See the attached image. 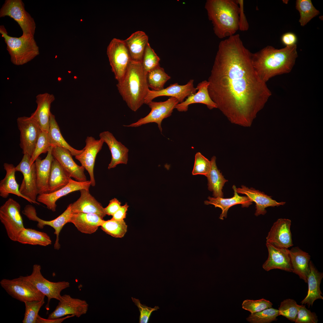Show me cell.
Masks as SVG:
<instances>
[{
    "instance_id": "6da1fadb",
    "label": "cell",
    "mask_w": 323,
    "mask_h": 323,
    "mask_svg": "<svg viewBox=\"0 0 323 323\" xmlns=\"http://www.w3.org/2000/svg\"><path fill=\"white\" fill-rule=\"evenodd\" d=\"M239 34L220 42L208 78L209 95L231 123L251 126L272 95L252 64Z\"/></svg>"
},
{
    "instance_id": "7a4b0ae2",
    "label": "cell",
    "mask_w": 323,
    "mask_h": 323,
    "mask_svg": "<svg viewBox=\"0 0 323 323\" xmlns=\"http://www.w3.org/2000/svg\"><path fill=\"white\" fill-rule=\"evenodd\" d=\"M296 45L277 49L267 46L251 53L253 67L260 79L266 83L275 76L292 70L298 57Z\"/></svg>"
},
{
    "instance_id": "3957f363",
    "label": "cell",
    "mask_w": 323,
    "mask_h": 323,
    "mask_svg": "<svg viewBox=\"0 0 323 323\" xmlns=\"http://www.w3.org/2000/svg\"><path fill=\"white\" fill-rule=\"evenodd\" d=\"M147 74L141 62L131 60L124 77L117 84L123 100L134 112L144 104L149 90Z\"/></svg>"
},
{
    "instance_id": "277c9868",
    "label": "cell",
    "mask_w": 323,
    "mask_h": 323,
    "mask_svg": "<svg viewBox=\"0 0 323 323\" xmlns=\"http://www.w3.org/2000/svg\"><path fill=\"white\" fill-rule=\"evenodd\" d=\"M205 8L218 38L228 37L239 30L240 10L236 0H207Z\"/></svg>"
},
{
    "instance_id": "5b68a950",
    "label": "cell",
    "mask_w": 323,
    "mask_h": 323,
    "mask_svg": "<svg viewBox=\"0 0 323 323\" xmlns=\"http://www.w3.org/2000/svg\"><path fill=\"white\" fill-rule=\"evenodd\" d=\"M0 33L7 45V49L11 63L16 65L25 64L39 54V48L34 39L30 35L19 37L10 36L3 25L0 26Z\"/></svg>"
},
{
    "instance_id": "8992f818",
    "label": "cell",
    "mask_w": 323,
    "mask_h": 323,
    "mask_svg": "<svg viewBox=\"0 0 323 323\" xmlns=\"http://www.w3.org/2000/svg\"><path fill=\"white\" fill-rule=\"evenodd\" d=\"M21 206L17 201L10 198L0 208V220L4 225L8 237L17 241L20 232L25 228L20 213Z\"/></svg>"
},
{
    "instance_id": "52a82bcc",
    "label": "cell",
    "mask_w": 323,
    "mask_h": 323,
    "mask_svg": "<svg viewBox=\"0 0 323 323\" xmlns=\"http://www.w3.org/2000/svg\"><path fill=\"white\" fill-rule=\"evenodd\" d=\"M41 266L34 264L31 274L26 276H22L24 280L34 285L40 292L48 298V303L45 307L47 310L49 309V303L51 299L59 300L61 291L70 287L69 282L66 281L57 282L50 281L45 278L42 275Z\"/></svg>"
},
{
    "instance_id": "ba28073f",
    "label": "cell",
    "mask_w": 323,
    "mask_h": 323,
    "mask_svg": "<svg viewBox=\"0 0 323 323\" xmlns=\"http://www.w3.org/2000/svg\"><path fill=\"white\" fill-rule=\"evenodd\" d=\"M8 16L19 24L23 36H34L36 28L34 19L25 10L22 0H6L0 10V17Z\"/></svg>"
},
{
    "instance_id": "9c48e42d",
    "label": "cell",
    "mask_w": 323,
    "mask_h": 323,
    "mask_svg": "<svg viewBox=\"0 0 323 323\" xmlns=\"http://www.w3.org/2000/svg\"><path fill=\"white\" fill-rule=\"evenodd\" d=\"M107 54L115 78L120 82L124 77L131 60L124 40L113 39L107 47Z\"/></svg>"
},
{
    "instance_id": "30bf717a",
    "label": "cell",
    "mask_w": 323,
    "mask_h": 323,
    "mask_svg": "<svg viewBox=\"0 0 323 323\" xmlns=\"http://www.w3.org/2000/svg\"><path fill=\"white\" fill-rule=\"evenodd\" d=\"M1 287L13 298L24 303L26 301H40L45 295L34 285L21 277L12 279H3L0 281Z\"/></svg>"
},
{
    "instance_id": "8fae6325",
    "label": "cell",
    "mask_w": 323,
    "mask_h": 323,
    "mask_svg": "<svg viewBox=\"0 0 323 323\" xmlns=\"http://www.w3.org/2000/svg\"><path fill=\"white\" fill-rule=\"evenodd\" d=\"M179 103L178 99L174 97H170L164 101L155 102L153 101L147 105L151 109L150 112L145 117L141 118L134 123L124 127H137L147 124L156 123L161 132L162 131V122L163 120L171 115L176 105Z\"/></svg>"
},
{
    "instance_id": "7c38bea8",
    "label": "cell",
    "mask_w": 323,
    "mask_h": 323,
    "mask_svg": "<svg viewBox=\"0 0 323 323\" xmlns=\"http://www.w3.org/2000/svg\"><path fill=\"white\" fill-rule=\"evenodd\" d=\"M31 158L28 155L24 154L21 161L15 167V170L16 171L21 172L23 176L19 188L20 193L30 199L33 203L39 205V203L36 200L38 194L35 164V162L30 164Z\"/></svg>"
},
{
    "instance_id": "4fadbf2b",
    "label": "cell",
    "mask_w": 323,
    "mask_h": 323,
    "mask_svg": "<svg viewBox=\"0 0 323 323\" xmlns=\"http://www.w3.org/2000/svg\"><path fill=\"white\" fill-rule=\"evenodd\" d=\"M22 213L30 220L37 222V226L40 229L43 228L45 226L53 228L55 230L54 234L56 236L54 248L57 250L60 249V247L59 243L60 233L64 225L70 223L72 214L70 204L63 213L55 219L51 220H45L39 218L37 215L35 207L31 205H26Z\"/></svg>"
},
{
    "instance_id": "5bb4252c",
    "label": "cell",
    "mask_w": 323,
    "mask_h": 323,
    "mask_svg": "<svg viewBox=\"0 0 323 323\" xmlns=\"http://www.w3.org/2000/svg\"><path fill=\"white\" fill-rule=\"evenodd\" d=\"M17 122L20 132V146L22 153L31 157L41 130L30 116L18 117Z\"/></svg>"
},
{
    "instance_id": "9a60e30c",
    "label": "cell",
    "mask_w": 323,
    "mask_h": 323,
    "mask_svg": "<svg viewBox=\"0 0 323 323\" xmlns=\"http://www.w3.org/2000/svg\"><path fill=\"white\" fill-rule=\"evenodd\" d=\"M58 301V305L49 315L48 319H58L68 315L79 318L88 310L89 304L86 301L72 298L69 295H61Z\"/></svg>"
},
{
    "instance_id": "2e32d148",
    "label": "cell",
    "mask_w": 323,
    "mask_h": 323,
    "mask_svg": "<svg viewBox=\"0 0 323 323\" xmlns=\"http://www.w3.org/2000/svg\"><path fill=\"white\" fill-rule=\"evenodd\" d=\"M91 185L90 181L79 182L72 179L71 178L68 184L61 189L55 192L39 194L36 200L45 205L47 208L53 212L56 210V202L60 198L71 192L84 189L89 190Z\"/></svg>"
},
{
    "instance_id": "e0dca14e",
    "label": "cell",
    "mask_w": 323,
    "mask_h": 323,
    "mask_svg": "<svg viewBox=\"0 0 323 323\" xmlns=\"http://www.w3.org/2000/svg\"><path fill=\"white\" fill-rule=\"evenodd\" d=\"M85 142L86 145L83 148V151L80 155L75 156V157L88 172L91 185L94 187L95 185L94 174L95 158L97 154L101 149L104 142L100 139L96 140L92 136H87Z\"/></svg>"
},
{
    "instance_id": "ac0fdd59",
    "label": "cell",
    "mask_w": 323,
    "mask_h": 323,
    "mask_svg": "<svg viewBox=\"0 0 323 323\" xmlns=\"http://www.w3.org/2000/svg\"><path fill=\"white\" fill-rule=\"evenodd\" d=\"M194 80L191 79L184 85H179L178 83L171 84L165 88L159 91L149 90L145 98L144 104H147L157 97L167 96L176 98L179 103L184 101V99L195 94L197 90L194 87Z\"/></svg>"
},
{
    "instance_id": "d6986e66",
    "label": "cell",
    "mask_w": 323,
    "mask_h": 323,
    "mask_svg": "<svg viewBox=\"0 0 323 323\" xmlns=\"http://www.w3.org/2000/svg\"><path fill=\"white\" fill-rule=\"evenodd\" d=\"M291 223V220L289 219H278L268 232L266 242L286 248L292 246L293 245L290 231Z\"/></svg>"
},
{
    "instance_id": "ffe728a7",
    "label": "cell",
    "mask_w": 323,
    "mask_h": 323,
    "mask_svg": "<svg viewBox=\"0 0 323 323\" xmlns=\"http://www.w3.org/2000/svg\"><path fill=\"white\" fill-rule=\"evenodd\" d=\"M266 245L268 252V257L262 265L263 269L267 271L278 269L292 272L288 248L278 247L267 242Z\"/></svg>"
},
{
    "instance_id": "44dd1931",
    "label": "cell",
    "mask_w": 323,
    "mask_h": 323,
    "mask_svg": "<svg viewBox=\"0 0 323 323\" xmlns=\"http://www.w3.org/2000/svg\"><path fill=\"white\" fill-rule=\"evenodd\" d=\"M52 154L69 177L73 178L79 182L87 181L84 173L85 169L75 162L69 151L60 147H53Z\"/></svg>"
},
{
    "instance_id": "7402d4cb",
    "label": "cell",
    "mask_w": 323,
    "mask_h": 323,
    "mask_svg": "<svg viewBox=\"0 0 323 323\" xmlns=\"http://www.w3.org/2000/svg\"><path fill=\"white\" fill-rule=\"evenodd\" d=\"M36 98L37 108L30 117L37 124L41 131L48 133L51 113V106L55 100L54 96L46 92L38 94Z\"/></svg>"
},
{
    "instance_id": "603a6c76",
    "label": "cell",
    "mask_w": 323,
    "mask_h": 323,
    "mask_svg": "<svg viewBox=\"0 0 323 323\" xmlns=\"http://www.w3.org/2000/svg\"><path fill=\"white\" fill-rule=\"evenodd\" d=\"M99 137L108 145L111 153L112 158L108 169L115 168L120 164H127L129 150L126 146L118 141L109 131L100 133Z\"/></svg>"
},
{
    "instance_id": "cb8c5ba5",
    "label": "cell",
    "mask_w": 323,
    "mask_h": 323,
    "mask_svg": "<svg viewBox=\"0 0 323 323\" xmlns=\"http://www.w3.org/2000/svg\"><path fill=\"white\" fill-rule=\"evenodd\" d=\"M236 191L238 194H245L252 202H255L256 210L255 215L256 216L265 214L267 212L265 209L267 207L283 205L286 203L284 202H278L263 192L252 188H249L243 185L241 188H236Z\"/></svg>"
},
{
    "instance_id": "d4e9b609",
    "label": "cell",
    "mask_w": 323,
    "mask_h": 323,
    "mask_svg": "<svg viewBox=\"0 0 323 323\" xmlns=\"http://www.w3.org/2000/svg\"><path fill=\"white\" fill-rule=\"evenodd\" d=\"M80 191V197L73 203L70 204L72 213L94 214L103 219L106 214L102 205L91 195L89 190L83 189Z\"/></svg>"
},
{
    "instance_id": "484cf974",
    "label": "cell",
    "mask_w": 323,
    "mask_h": 323,
    "mask_svg": "<svg viewBox=\"0 0 323 323\" xmlns=\"http://www.w3.org/2000/svg\"><path fill=\"white\" fill-rule=\"evenodd\" d=\"M209 85L208 81L206 80L199 83L196 87L198 92L188 97L183 102L178 103L175 108L179 112H186L189 105L195 103L204 104L210 110L217 108L216 104L209 95L208 91Z\"/></svg>"
},
{
    "instance_id": "4316f807",
    "label": "cell",
    "mask_w": 323,
    "mask_h": 323,
    "mask_svg": "<svg viewBox=\"0 0 323 323\" xmlns=\"http://www.w3.org/2000/svg\"><path fill=\"white\" fill-rule=\"evenodd\" d=\"M51 146L46 157L41 159L39 156L35 160L37 186L38 194L47 193L53 157Z\"/></svg>"
},
{
    "instance_id": "83f0119b",
    "label": "cell",
    "mask_w": 323,
    "mask_h": 323,
    "mask_svg": "<svg viewBox=\"0 0 323 323\" xmlns=\"http://www.w3.org/2000/svg\"><path fill=\"white\" fill-rule=\"evenodd\" d=\"M234 192V196L229 198H223L217 197H212L208 196V200L204 201L205 205L211 204L215 207H218L221 209L222 213L220 214L219 219L223 220L224 218L227 217L228 211L231 206L237 204H241L242 207H248L252 204V200L247 196H239L236 191V187L234 185L232 187Z\"/></svg>"
},
{
    "instance_id": "f1b7e54d",
    "label": "cell",
    "mask_w": 323,
    "mask_h": 323,
    "mask_svg": "<svg viewBox=\"0 0 323 323\" xmlns=\"http://www.w3.org/2000/svg\"><path fill=\"white\" fill-rule=\"evenodd\" d=\"M104 220L98 215L83 213H72L70 223L78 231L86 234H92L100 226Z\"/></svg>"
},
{
    "instance_id": "f546056e",
    "label": "cell",
    "mask_w": 323,
    "mask_h": 323,
    "mask_svg": "<svg viewBox=\"0 0 323 323\" xmlns=\"http://www.w3.org/2000/svg\"><path fill=\"white\" fill-rule=\"evenodd\" d=\"M310 272L307 278L308 291L307 294L301 303L307 304L309 307L312 306L314 301L318 299H323L320 284L323 278V273L319 272L311 261L309 263Z\"/></svg>"
},
{
    "instance_id": "4dcf8cb0",
    "label": "cell",
    "mask_w": 323,
    "mask_h": 323,
    "mask_svg": "<svg viewBox=\"0 0 323 323\" xmlns=\"http://www.w3.org/2000/svg\"><path fill=\"white\" fill-rule=\"evenodd\" d=\"M289 254L292 272L298 275L300 279L307 283L310 272V256L297 247H293L289 250Z\"/></svg>"
},
{
    "instance_id": "1f68e13d",
    "label": "cell",
    "mask_w": 323,
    "mask_h": 323,
    "mask_svg": "<svg viewBox=\"0 0 323 323\" xmlns=\"http://www.w3.org/2000/svg\"><path fill=\"white\" fill-rule=\"evenodd\" d=\"M3 166L6 173L4 178L0 182V196L6 198L10 194H14L33 203L30 199L23 196L19 191V185L15 178V167L12 164L7 163L4 164Z\"/></svg>"
},
{
    "instance_id": "d6a6232c",
    "label": "cell",
    "mask_w": 323,
    "mask_h": 323,
    "mask_svg": "<svg viewBox=\"0 0 323 323\" xmlns=\"http://www.w3.org/2000/svg\"><path fill=\"white\" fill-rule=\"evenodd\" d=\"M148 40V36L142 31L133 33L124 40L131 60L141 61Z\"/></svg>"
},
{
    "instance_id": "836d02e7",
    "label": "cell",
    "mask_w": 323,
    "mask_h": 323,
    "mask_svg": "<svg viewBox=\"0 0 323 323\" xmlns=\"http://www.w3.org/2000/svg\"><path fill=\"white\" fill-rule=\"evenodd\" d=\"M216 157L213 156L211 158V167L210 172L207 176L208 181V189L213 192L214 197H223L222 189L225 183L228 180L225 179L216 163Z\"/></svg>"
},
{
    "instance_id": "e575fe53",
    "label": "cell",
    "mask_w": 323,
    "mask_h": 323,
    "mask_svg": "<svg viewBox=\"0 0 323 323\" xmlns=\"http://www.w3.org/2000/svg\"><path fill=\"white\" fill-rule=\"evenodd\" d=\"M70 178L58 162L54 158L47 193L55 192L66 185Z\"/></svg>"
},
{
    "instance_id": "d590c367",
    "label": "cell",
    "mask_w": 323,
    "mask_h": 323,
    "mask_svg": "<svg viewBox=\"0 0 323 323\" xmlns=\"http://www.w3.org/2000/svg\"><path fill=\"white\" fill-rule=\"evenodd\" d=\"M22 244L45 246L51 244L50 236L46 233L25 228L20 233L17 241Z\"/></svg>"
},
{
    "instance_id": "8d00e7d4",
    "label": "cell",
    "mask_w": 323,
    "mask_h": 323,
    "mask_svg": "<svg viewBox=\"0 0 323 323\" xmlns=\"http://www.w3.org/2000/svg\"><path fill=\"white\" fill-rule=\"evenodd\" d=\"M48 133L53 147H58L65 149L69 151L72 156H74L80 155L84 151L83 148L80 150L75 149L66 141L62 135L55 116L51 113Z\"/></svg>"
},
{
    "instance_id": "74e56055",
    "label": "cell",
    "mask_w": 323,
    "mask_h": 323,
    "mask_svg": "<svg viewBox=\"0 0 323 323\" xmlns=\"http://www.w3.org/2000/svg\"><path fill=\"white\" fill-rule=\"evenodd\" d=\"M171 77L160 65L149 71L147 74L149 87L152 90L159 91L164 89L166 83Z\"/></svg>"
},
{
    "instance_id": "f35d334b",
    "label": "cell",
    "mask_w": 323,
    "mask_h": 323,
    "mask_svg": "<svg viewBox=\"0 0 323 323\" xmlns=\"http://www.w3.org/2000/svg\"><path fill=\"white\" fill-rule=\"evenodd\" d=\"M296 8L300 14L299 22L301 26L305 25L312 18L319 14L310 0H297Z\"/></svg>"
},
{
    "instance_id": "ab89813d",
    "label": "cell",
    "mask_w": 323,
    "mask_h": 323,
    "mask_svg": "<svg viewBox=\"0 0 323 323\" xmlns=\"http://www.w3.org/2000/svg\"><path fill=\"white\" fill-rule=\"evenodd\" d=\"M101 228L106 234L115 238H122L127 231V226L124 220L111 219L104 220Z\"/></svg>"
},
{
    "instance_id": "60d3db41",
    "label": "cell",
    "mask_w": 323,
    "mask_h": 323,
    "mask_svg": "<svg viewBox=\"0 0 323 323\" xmlns=\"http://www.w3.org/2000/svg\"><path fill=\"white\" fill-rule=\"evenodd\" d=\"M278 310L271 307L251 313L246 319L251 323H269L277 320Z\"/></svg>"
},
{
    "instance_id": "b9f144b4",
    "label": "cell",
    "mask_w": 323,
    "mask_h": 323,
    "mask_svg": "<svg viewBox=\"0 0 323 323\" xmlns=\"http://www.w3.org/2000/svg\"><path fill=\"white\" fill-rule=\"evenodd\" d=\"M51 146L48 133L41 131L31 157L30 164L31 165L34 163L36 159L41 154L47 153Z\"/></svg>"
},
{
    "instance_id": "7bdbcfd3",
    "label": "cell",
    "mask_w": 323,
    "mask_h": 323,
    "mask_svg": "<svg viewBox=\"0 0 323 323\" xmlns=\"http://www.w3.org/2000/svg\"><path fill=\"white\" fill-rule=\"evenodd\" d=\"M301 305L294 300L287 299L281 302L278 308V316L281 315L292 322H295Z\"/></svg>"
},
{
    "instance_id": "ee69618b",
    "label": "cell",
    "mask_w": 323,
    "mask_h": 323,
    "mask_svg": "<svg viewBox=\"0 0 323 323\" xmlns=\"http://www.w3.org/2000/svg\"><path fill=\"white\" fill-rule=\"evenodd\" d=\"M45 303L44 299L40 301L25 302V312L22 322L36 323L38 313Z\"/></svg>"
},
{
    "instance_id": "f6af8a7d",
    "label": "cell",
    "mask_w": 323,
    "mask_h": 323,
    "mask_svg": "<svg viewBox=\"0 0 323 323\" xmlns=\"http://www.w3.org/2000/svg\"><path fill=\"white\" fill-rule=\"evenodd\" d=\"M160 61L159 57L148 42L141 61L143 67L146 73L147 74L149 71L160 65Z\"/></svg>"
},
{
    "instance_id": "bcb514c9",
    "label": "cell",
    "mask_w": 323,
    "mask_h": 323,
    "mask_svg": "<svg viewBox=\"0 0 323 323\" xmlns=\"http://www.w3.org/2000/svg\"><path fill=\"white\" fill-rule=\"evenodd\" d=\"M211 167V161H209L200 152L196 153L192 171L193 175H202L207 177L210 172Z\"/></svg>"
},
{
    "instance_id": "7dc6e473",
    "label": "cell",
    "mask_w": 323,
    "mask_h": 323,
    "mask_svg": "<svg viewBox=\"0 0 323 323\" xmlns=\"http://www.w3.org/2000/svg\"><path fill=\"white\" fill-rule=\"evenodd\" d=\"M272 305L269 301L263 298L255 300L247 299L243 301L242 307L253 313L272 307Z\"/></svg>"
},
{
    "instance_id": "c3c4849f",
    "label": "cell",
    "mask_w": 323,
    "mask_h": 323,
    "mask_svg": "<svg viewBox=\"0 0 323 323\" xmlns=\"http://www.w3.org/2000/svg\"><path fill=\"white\" fill-rule=\"evenodd\" d=\"M318 317L315 312L307 309L305 305H301L298 313L295 323H317Z\"/></svg>"
},
{
    "instance_id": "681fc988",
    "label": "cell",
    "mask_w": 323,
    "mask_h": 323,
    "mask_svg": "<svg viewBox=\"0 0 323 323\" xmlns=\"http://www.w3.org/2000/svg\"><path fill=\"white\" fill-rule=\"evenodd\" d=\"M133 302L134 303L139 309L140 313L139 318V323H148L152 313L157 310L159 308L158 306H155L154 308H152L147 306L141 304L139 300L138 299L132 297Z\"/></svg>"
},
{
    "instance_id": "f907efd6",
    "label": "cell",
    "mask_w": 323,
    "mask_h": 323,
    "mask_svg": "<svg viewBox=\"0 0 323 323\" xmlns=\"http://www.w3.org/2000/svg\"><path fill=\"white\" fill-rule=\"evenodd\" d=\"M239 7V30L241 31H247L249 25L247 20L244 10V1L243 0H236Z\"/></svg>"
},
{
    "instance_id": "816d5d0a",
    "label": "cell",
    "mask_w": 323,
    "mask_h": 323,
    "mask_svg": "<svg viewBox=\"0 0 323 323\" xmlns=\"http://www.w3.org/2000/svg\"><path fill=\"white\" fill-rule=\"evenodd\" d=\"M121 202L116 198H114L109 201L108 205L104 208L106 215L112 216L121 207Z\"/></svg>"
},
{
    "instance_id": "f5cc1de1",
    "label": "cell",
    "mask_w": 323,
    "mask_h": 323,
    "mask_svg": "<svg viewBox=\"0 0 323 323\" xmlns=\"http://www.w3.org/2000/svg\"><path fill=\"white\" fill-rule=\"evenodd\" d=\"M297 37L294 33L289 32L283 34L281 37L282 43L286 46L296 45L297 42Z\"/></svg>"
},
{
    "instance_id": "db71d44e",
    "label": "cell",
    "mask_w": 323,
    "mask_h": 323,
    "mask_svg": "<svg viewBox=\"0 0 323 323\" xmlns=\"http://www.w3.org/2000/svg\"><path fill=\"white\" fill-rule=\"evenodd\" d=\"M127 203L121 206L119 209L113 214L111 219L117 220H124L126 218L127 211L129 207Z\"/></svg>"
},
{
    "instance_id": "11a10c76",
    "label": "cell",
    "mask_w": 323,
    "mask_h": 323,
    "mask_svg": "<svg viewBox=\"0 0 323 323\" xmlns=\"http://www.w3.org/2000/svg\"><path fill=\"white\" fill-rule=\"evenodd\" d=\"M74 316V315H71V316H67L65 317L57 319H44L38 315L36 320V323H60L66 319Z\"/></svg>"
}]
</instances>
